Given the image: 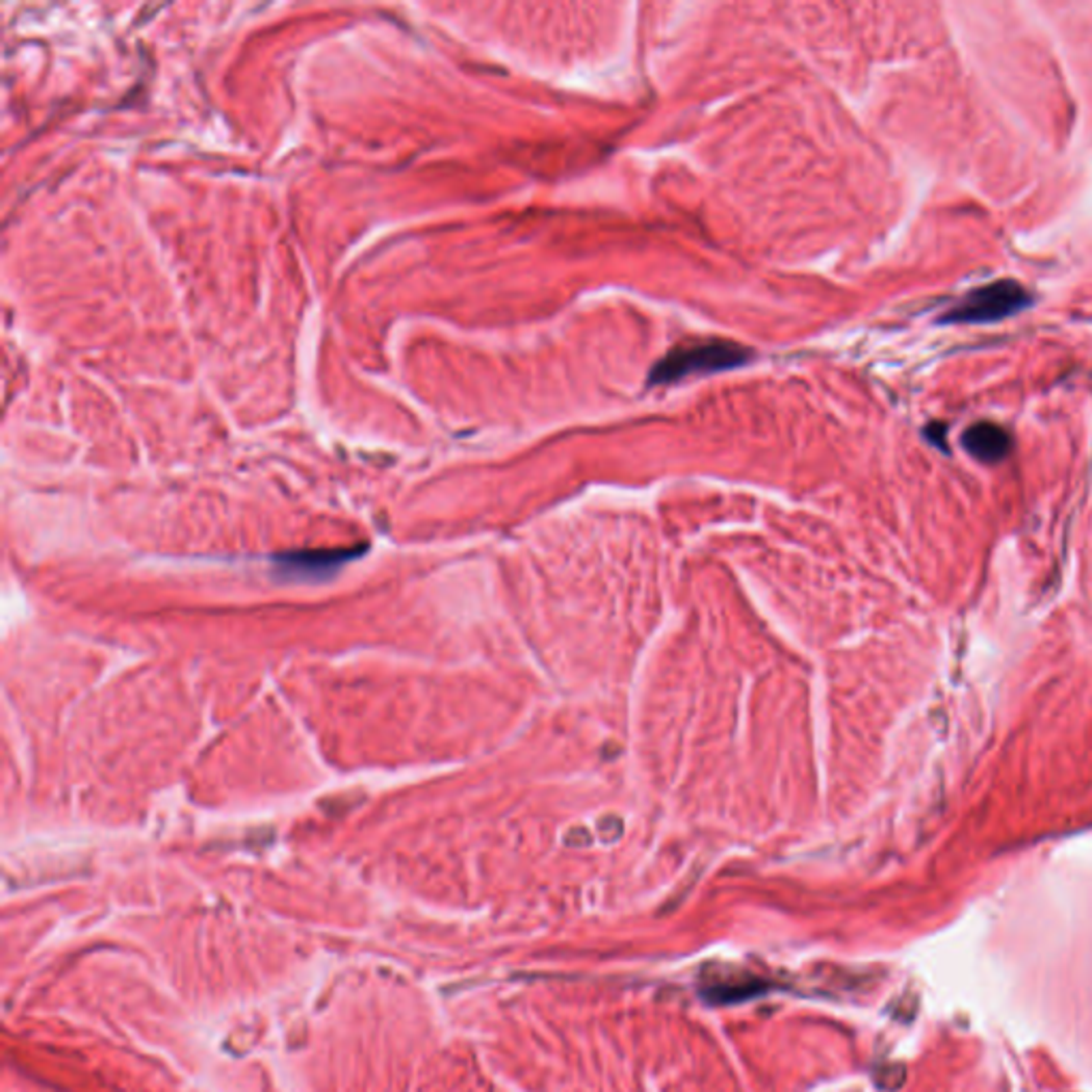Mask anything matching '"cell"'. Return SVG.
I'll return each mask as SVG.
<instances>
[{
  "label": "cell",
  "instance_id": "1",
  "mask_svg": "<svg viewBox=\"0 0 1092 1092\" xmlns=\"http://www.w3.org/2000/svg\"><path fill=\"white\" fill-rule=\"evenodd\" d=\"M751 359V350L740 344L710 340V342H687L672 348L661 357L649 371L651 385H672L690 375H706L745 365Z\"/></svg>",
  "mask_w": 1092,
  "mask_h": 1092
},
{
  "label": "cell",
  "instance_id": "2",
  "mask_svg": "<svg viewBox=\"0 0 1092 1092\" xmlns=\"http://www.w3.org/2000/svg\"><path fill=\"white\" fill-rule=\"evenodd\" d=\"M1031 304L1029 290L1014 280H998L969 290L958 300L943 322H994L1022 312Z\"/></svg>",
  "mask_w": 1092,
  "mask_h": 1092
},
{
  "label": "cell",
  "instance_id": "3",
  "mask_svg": "<svg viewBox=\"0 0 1092 1092\" xmlns=\"http://www.w3.org/2000/svg\"><path fill=\"white\" fill-rule=\"evenodd\" d=\"M962 444L976 459L994 464V461H1000L1010 454L1012 438L1000 425L982 421L962 434Z\"/></svg>",
  "mask_w": 1092,
  "mask_h": 1092
}]
</instances>
